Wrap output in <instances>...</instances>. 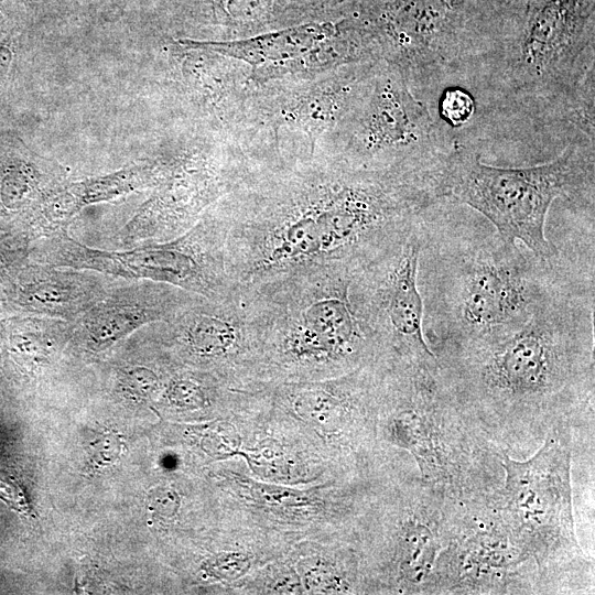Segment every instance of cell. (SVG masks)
Instances as JSON below:
<instances>
[{"label":"cell","instance_id":"obj_1","mask_svg":"<svg viewBox=\"0 0 595 595\" xmlns=\"http://www.w3.org/2000/svg\"><path fill=\"white\" fill-rule=\"evenodd\" d=\"M234 289L338 262H368L437 206L419 176L340 161L259 175L219 202Z\"/></svg>","mask_w":595,"mask_h":595},{"label":"cell","instance_id":"obj_2","mask_svg":"<svg viewBox=\"0 0 595 595\" xmlns=\"http://www.w3.org/2000/svg\"><path fill=\"white\" fill-rule=\"evenodd\" d=\"M457 401L510 456L569 425L594 434V294L566 279L512 332L435 355Z\"/></svg>","mask_w":595,"mask_h":595},{"label":"cell","instance_id":"obj_3","mask_svg":"<svg viewBox=\"0 0 595 595\" xmlns=\"http://www.w3.org/2000/svg\"><path fill=\"white\" fill-rule=\"evenodd\" d=\"M365 263H332L237 289L260 340L257 382L328 379L385 360L365 296Z\"/></svg>","mask_w":595,"mask_h":595},{"label":"cell","instance_id":"obj_4","mask_svg":"<svg viewBox=\"0 0 595 595\" xmlns=\"http://www.w3.org/2000/svg\"><path fill=\"white\" fill-rule=\"evenodd\" d=\"M441 235L431 228L419 285L423 331L435 355L512 332L567 278L520 244L491 234Z\"/></svg>","mask_w":595,"mask_h":595},{"label":"cell","instance_id":"obj_5","mask_svg":"<svg viewBox=\"0 0 595 595\" xmlns=\"http://www.w3.org/2000/svg\"><path fill=\"white\" fill-rule=\"evenodd\" d=\"M377 442L405 452L420 477L455 499L486 496L504 482L501 451L444 381L436 358L380 364Z\"/></svg>","mask_w":595,"mask_h":595},{"label":"cell","instance_id":"obj_6","mask_svg":"<svg viewBox=\"0 0 595 595\" xmlns=\"http://www.w3.org/2000/svg\"><path fill=\"white\" fill-rule=\"evenodd\" d=\"M595 143L569 142L560 155L539 165L498 167L482 162L473 145L454 140L431 174L440 205H466L483 215L509 244L543 260L558 257L545 236L554 199L594 207Z\"/></svg>","mask_w":595,"mask_h":595},{"label":"cell","instance_id":"obj_7","mask_svg":"<svg viewBox=\"0 0 595 595\" xmlns=\"http://www.w3.org/2000/svg\"><path fill=\"white\" fill-rule=\"evenodd\" d=\"M575 431L559 426L527 459L500 455L504 482L493 505L518 544L534 560L539 594H589L594 562L575 533L571 465Z\"/></svg>","mask_w":595,"mask_h":595},{"label":"cell","instance_id":"obj_8","mask_svg":"<svg viewBox=\"0 0 595 595\" xmlns=\"http://www.w3.org/2000/svg\"><path fill=\"white\" fill-rule=\"evenodd\" d=\"M496 20L479 60L499 88L536 116L563 119L583 80L595 72L594 0H537Z\"/></svg>","mask_w":595,"mask_h":595},{"label":"cell","instance_id":"obj_9","mask_svg":"<svg viewBox=\"0 0 595 595\" xmlns=\"http://www.w3.org/2000/svg\"><path fill=\"white\" fill-rule=\"evenodd\" d=\"M409 456L378 480L356 528L363 594H429L457 500L424 482Z\"/></svg>","mask_w":595,"mask_h":595},{"label":"cell","instance_id":"obj_10","mask_svg":"<svg viewBox=\"0 0 595 595\" xmlns=\"http://www.w3.org/2000/svg\"><path fill=\"white\" fill-rule=\"evenodd\" d=\"M380 364L322 380L249 386L264 418L339 477L368 478L388 463L377 442Z\"/></svg>","mask_w":595,"mask_h":595},{"label":"cell","instance_id":"obj_11","mask_svg":"<svg viewBox=\"0 0 595 595\" xmlns=\"http://www.w3.org/2000/svg\"><path fill=\"white\" fill-rule=\"evenodd\" d=\"M381 474L290 486L258 480L232 461H224L210 472V479L221 526L246 532L281 556L302 541L355 540Z\"/></svg>","mask_w":595,"mask_h":595},{"label":"cell","instance_id":"obj_12","mask_svg":"<svg viewBox=\"0 0 595 595\" xmlns=\"http://www.w3.org/2000/svg\"><path fill=\"white\" fill-rule=\"evenodd\" d=\"M480 4L479 0H374L366 2L360 17L383 61L401 71L415 95L479 62L495 24Z\"/></svg>","mask_w":595,"mask_h":595},{"label":"cell","instance_id":"obj_13","mask_svg":"<svg viewBox=\"0 0 595 595\" xmlns=\"http://www.w3.org/2000/svg\"><path fill=\"white\" fill-rule=\"evenodd\" d=\"M227 221L219 203L182 235L118 250L89 247L67 230L37 241L33 260L93 270L127 281L149 280L186 290L207 300L234 292L226 269Z\"/></svg>","mask_w":595,"mask_h":595},{"label":"cell","instance_id":"obj_14","mask_svg":"<svg viewBox=\"0 0 595 595\" xmlns=\"http://www.w3.org/2000/svg\"><path fill=\"white\" fill-rule=\"evenodd\" d=\"M349 139L332 159L349 166L430 177L451 148L431 108L401 71L377 62L348 119Z\"/></svg>","mask_w":595,"mask_h":595},{"label":"cell","instance_id":"obj_15","mask_svg":"<svg viewBox=\"0 0 595 595\" xmlns=\"http://www.w3.org/2000/svg\"><path fill=\"white\" fill-rule=\"evenodd\" d=\"M489 495L457 500L453 533L429 594H539L536 562L512 538Z\"/></svg>","mask_w":595,"mask_h":595},{"label":"cell","instance_id":"obj_16","mask_svg":"<svg viewBox=\"0 0 595 595\" xmlns=\"http://www.w3.org/2000/svg\"><path fill=\"white\" fill-rule=\"evenodd\" d=\"M153 328L177 365L213 372L236 389L257 382L260 340L237 289L221 300L205 299Z\"/></svg>","mask_w":595,"mask_h":595},{"label":"cell","instance_id":"obj_17","mask_svg":"<svg viewBox=\"0 0 595 595\" xmlns=\"http://www.w3.org/2000/svg\"><path fill=\"white\" fill-rule=\"evenodd\" d=\"M429 232L426 216L366 262L363 282L385 361L435 359L423 331L419 267Z\"/></svg>","mask_w":595,"mask_h":595},{"label":"cell","instance_id":"obj_18","mask_svg":"<svg viewBox=\"0 0 595 595\" xmlns=\"http://www.w3.org/2000/svg\"><path fill=\"white\" fill-rule=\"evenodd\" d=\"M239 161L195 154L167 160L152 195L118 232L121 248L173 239L216 202L251 180Z\"/></svg>","mask_w":595,"mask_h":595},{"label":"cell","instance_id":"obj_19","mask_svg":"<svg viewBox=\"0 0 595 595\" xmlns=\"http://www.w3.org/2000/svg\"><path fill=\"white\" fill-rule=\"evenodd\" d=\"M205 298L166 283L119 279L108 292L72 321L76 350L100 355L139 329L173 320Z\"/></svg>","mask_w":595,"mask_h":595},{"label":"cell","instance_id":"obj_20","mask_svg":"<svg viewBox=\"0 0 595 595\" xmlns=\"http://www.w3.org/2000/svg\"><path fill=\"white\" fill-rule=\"evenodd\" d=\"M34 262L21 272L13 290L15 304L31 315L72 322L119 280L93 270Z\"/></svg>","mask_w":595,"mask_h":595},{"label":"cell","instance_id":"obj_21","mask_svg":"<svg viewBox=\"0 0 595 595\" xmlns=\"http://www.w3.org/2000/svg\"><path fill=\"white\" fill-rule=\"evenodd\" d=\"M164 160L120 170L105 176L56 185L28 216V237L47 238L67 230L74 217L85 206L110 201L131 192L153 187L160 180Z\"/></svg>","mask_w":595,"mask_h":595},{"label":"cell","instance_id":"obj_22","mask_svg":"<svg viewBox=\"0 0 595 595\" xmlns=\"http://www.w3.org/2000/svg\"><path fill=\"white\" fill-rule=\"evenodd\" d=\"M356 28L355 21H344V26L331 21L309 22L279 31L261 33L248 39L213 42L181 39L178 42L191 48L206 50L250 64L256 69L286 65L325 42L337 40Z\"/></svg>","mask_w":595,"mask_h":595},{"label":"cell","instance_id":"obj_23","mask_svg":"<svg viewBox=\"0 0 595 595\" xmlns=\"http://www.w3.org/2000/svg\"><path fill=\"white\" fill-rule=\"evenodd\" d=\"M285 555L304 594H363L361 563L355 540L302 541Z\"/></svg>","mask_w":595,"mask_h":595},{"label":"cell","instance_id":"obj_24","mask_svg":"<svg viewBox=\"0 0 595 595\" xmlns=\"http://www.w3.org/2000/svg\"><path fill=\"white\" fill-rule=\"evenodd\" d=\"M239 594H304L299 575L285 553L260 567Z\"/></svg>","mask_w":595,"mask_h":595},{"label":"cell","instance_id":"obj_25","mask_svg":"<svg viewBox=\"0 0 595 595\" xmlns=\"http://www.w3.org/2000/svg\"><path fill=\"white\" fill-rule=\"evenodd\" d=\"M474 110V100L467 93L461 89L448 90L440 101L441 127L445 123L451 128L462 127L470 119Z\"/></svg>","mask_w":595,"mask_h":595},{"label":"cell","instance_id":"obj_26","mask_svg":"<svg viewBox=\"0 0 595 595\" xmlns=\"http://www.w3.org/2000/svg\"><path fill=\"white\" fill-rule=\"evenodd\" d=\"M0 499L22 515H32L22 487L13 477L6 474L0 475Z\"/></svg>","mask_w":595,"mask_h":595},{"label":"cell","instance_id":"obj_27","mask_svg":"<svg viewBox=\"0 0 595 595\" xmlns=\"http://www.w3.org/2000/svg\"><path fill=\"white\" fill-rule=\"evenodd\" d=\"M12 44L9 39L0 42V87L3 85L13 58Z\"/></svg>","mask_w":595,"mask_h":595},{"label":"cell","instance_id":"obj_28","mask_svg":"<svg viewBox=\"0 0 595 595\" xmlns=\"http://www.w3.org/2000/svg\"><path fill=\"white\" fill-rule=\"evenodd\" d=\"M2 34V20H1V17H0V36Z\"/></svg>","mask_w":595,"mask_h":595}]
</instances>
